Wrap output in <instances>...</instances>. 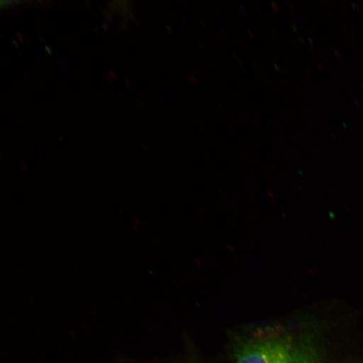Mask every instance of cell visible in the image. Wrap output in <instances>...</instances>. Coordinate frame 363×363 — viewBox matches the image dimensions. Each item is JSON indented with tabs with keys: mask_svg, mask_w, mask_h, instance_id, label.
I'll return each instance as SVG.
<instances>
[{
	"mask_svg": "<svg viewBox=\"0 0 363 363\" xmlns=\"http://www.w3.org/2000/svg\"><path fill=\"white\" fill-rule=\"evenodd\" d=\"M6 4V2H1V1H0V6H1L2 4Z\"/></svg>",
	"mask_w": 363,
	"mask_h": 363,
	"instance_id": "7a4b0ae2",
	"label": "cell"
},
{
	"mask_svg": "<svg viewBox=\"0 0 363 363\" xmlns=\"http://www.w3.org/2000/svg\"><path fill=\"white\" fill-rule=\"evenodd\" d=\"M234 363H321L311 340L283 329L252 331L235 343Z\"/></svg>",
	"mask_w": 363,
	"mask_h": 363,
	"instance_id": "6da1fadb",
	"label": "cell"
}]
</instances>
